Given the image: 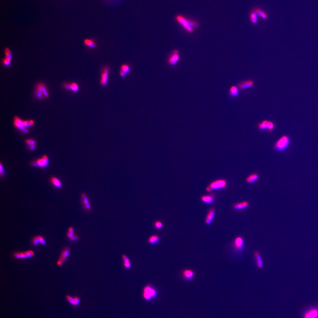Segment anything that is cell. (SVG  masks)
<instances>
[{
    "mask_svg": "<svg viewBox=\"0 0 318 318\" xmlns=\"http://www.w3.org/2000/svg\"><path fill=\"white\" fill-rule=\"evenodd\" d=\"M35 254V252L32 250H28L25 252H15L13 253V256L17 259H27L32 258Z\"/></svg>",
    "mask_w": 318,
    "mask_h": 318,
    "instance_id": "cell-6",
    "label": "cell"
},
{
    "mask_svg": "<svg viewBox=\"0 0 318 318\" xmlns=\"http://www.w3.org/2000/svg\"><path fill=\"white\" fill-rule=\"evenodd\" d=\"M239 94L238 88L236 86H232L229 89V95L231 97H236Z\"/></svg>",
    "mask_w": 318,
    "mask_h": 318,
    "instance_id": "cell-28",
    "label": "cell"
},
{
    "mask_svg": "<svg viewBox=\"0 0 318 318\" xmlns=\"http://www.w3.org/2000/svg\"><path fill=\"white\" fill-rule=\"evenodd\" d=\"M254 256L255 258L257 267L259 269H261L263 268V261L262 257L258 251H255L254 253Z\"/></svg>",
    "mask_w": 318,
    "mask_h": 318,
    "instance_id": "cell-21",
    "label": "cell"
},
{
    "mask_svg": "<svg viewBox=\"0 0 318 318\" xmlns=\"http://www.w3.org/2000/svg\"><path fill=\"white\" fill-rule=\"evenodd\" d=\"M176 20L177 22L180 24L182 28L189 33H193L194 32V29H197L200 26V24L198 21L194 20L189 19L182 15H177Z\"/></svg>",
    "mask_w": 318,
    "mask_h": 318,
    "instance_id": "cell-1",
    "label": "cell"
},
{
    "mask_svg": "<svg viewBox=\"0 0 318 318\" xmlns=\"http://www.w3.org/2000/svg\"><path fill=\"white\" fill-rule=\"evenodd\" d=\"M110 71V68L108 66H106L102 68L100 81V83L102 86H105L108 84Z\"/></svg>",
    "mask_w": 318,
    "mask_h": 318,
    "instance_id": "cell-11",
    "label": "cell"
},
{
    "mask_svg": "<svg viewBox=\"0 0 318 318\" xmlns=\"http://www.w3.org/2000/svg\"><path fill=\"white\" fill-rule=\"evenodd\" d=\"M274 125L273 122H271V121H269L268 122V130L270 131H272L274 130Z\"/></svg>",
    "mask_w": 318,
    "mask_h": 318,
    "instance_id": "cell-40",
    "label": "cell"
},
{
    "mask_svg": "<svg viewBox=\"0 0 318 318\" xmlns=\"http://www.w3.org/2000/svg\"><path fill=\"white\" fill-rule=\"evenodd\" d=\"M119 74H120V77H121V78H125V77L127 76V74H126V73H125V72H123V71H122V70H120V73H119Z\"/></svg>",
    "mask_w": 318,
    "mask_h": 318,
    "instance_id": "cell-43",
    "label": "cell"
},
{
    "mask_svg": "<svg viewBox=\"0 0 318 318\" xmlns=\"http://www.w3.org/2000/svg\"><path fill=\"white\" fill-rule=\"evenodd\" d=\"M70 252H71V249L69 246H66L63 249L60 254V257L57 261V266L59 267L63 266L65 261L69 256Z\"/></svg>",
    "mask_w": 318,
    "mask_h": 318,
    "instance_id": "cell-7",
    "label": "cell"
},
{
    "mask_svg": "<svg viewBox=\"0 0 318 318\" xmlns=\"http://www.w3.org/2000/svg\"><path fill=\"white\" fill-rule=\"evenodd\" d=\"M63 86L65 89L72 91V92H75V93L78 92L79 89L78 84L75 82H72L71 83H65Z\"/></svg>",
    "mask_w": 318,
    "mask_h": 318,
    "instance_id": "cell-17",
    "label": "cell"
},
{
    "mask_svg": "<svg viewBox=\"0 0 318 318\" xmlns=\"http://www.w3.org/2000/svg\"><path fill=\"white\" fill-rule=\"evenodd\" d=\"M5 58H9L12 60V55L11 50L8 47H6L5 50Z\"/></svg>",
    "mask_w": 318,
    "mask_h": 318,
    "instance_id": "cell-34",
    "label": "cell"
},
{
    "mask_svg": "<svg viewBox=\"0 0 318 318\" xmlns=\"http://www.w3.org/2000/svg\"><path fill=\"white\" fill-rule=\"evenodd\" d=\"M255 84V83L252 80H248L240 83L238 84V87L240 90H245L248 88L252 87Z\"/></svg>",
    "mask_w": 318,
    "mask_h": 318,
    "instance_id": "cell-20",
    "label": "cell"
},
{
    "mask_svg": "<svg viewBox=\"0 0 318 318\" xmlns=\"http://www.w3.org/2000/svg\"><path fill=\"white\" fill-rule=\"evenodd\" d=\"M81 196L82 204L84 209L87 211H90L92 210V207H91L89 199L86 194L84 193H82Z\"/></svg>",
    "mask_w": 318,
    "mask_h": 318,
    "instance_id": "cell-16",
    "label": "cell"
},
{
    "mask_svg": "<svg viewBox=\"0 0 318 318\" xmlns=\"http://www.w3.org/2000/svg\"><path fill=\"white\" fill-rule=\"evenodd\" d=\"M35 96L37 99L39 100H42L44 98H48L49 97L50 94L45 84L40 82L36 84L35 91Z\"/></svg>",
    "mask_w": 318,
    "mask_h": 318,
    "instance_id": "cell-2",
    "label": "cell"
},
{
    "mask_svg": "<svg viewBox=\"0 0 318 318\" xmlns=\"http://www.w3.org/2000/svg\"><path fill=\"white\" fill-rule=\"evenodd\" d=\"M259 178L258 174L254 173L248 176L246 179V182L249 184H253L255 183Z\"/></svg>",
    "mask_w": 318,
    "mask_h": 318,
    "instance_id": "cell-23",
    "label": "cell"
},
{
    "mask_svg": "<svg viewBox=\"0 0 318 318\" xmlns=\"http://www.w3.org/2000/svg\"><path fill=\"white\" fill-rule=\"evenodd\" d=\"M122 258H123V261L124 262H130V260L129 258L126 255H122Z\"/></svg>",
    "mask_w": 318,
    "mask_h": 318,
    "instance_id": "cell-41",
    "label": "cell"
},
{
    "mask_svg": "<svg viewBox=\"0 0 318 318\" xmlns=\"http://www.w3.org/2000/svg\"><path fill=\"white\" fill-rule=\"evenodd\" d=\"M302 318H318V305L312 306L303 312Z\"/></svg>",
    "mask_w": 318,
    "mask_h": 318,
    "instance_id": "cell-5",
    "label": "cell"
},
{
    "mask_svg": "<svg viewBox=\"0 0 318 318\" xmlns=\"http://www.w3.org/2000/svg\"><path fill=\"white\" fill-rule=\"evenodd\" d=\"M123 72H125L126 74H127L130 71V66L127 64H123L121 66V69Z\"/></svg>",
    "mask_w": 318,
    "mask_h": 318,
    "instance_id": "cell-33",
    "label": "cell"
},
{
    "mask_svg": "<svg viewBox=\"0 0 318 318\" xmlns=\"http://www.w3.org/2000/svg\"><path fill=\"white\" fill-rule=\"evenodd\" d=\"M25 143L29 146V149L33 151L36 148V142L33 139H28L25 140Z\"/></svg>",
    "mask_w": 318,
    "mask_h": 318,
    "instance_id": "cell-26",
    "label": "cell"
},
{
    "mask_svg": "<svg viewBox=\"0 0 318 318\" xmlns=\"http://www.w3.org/2000/svg\"><path fill=\"white\" fill-rule=\"evenodd\" d=\"M180 59L179 51L178 50H175L170 55L168 59V63L169 64L172 66H174L177 64Z\"/></svg>",
    "mask_w": 318,
    "mask_h": 318,
    "instance_id": "cell-13",
    "label": "cell"
},
{
    "mask_svg": "<svg viewBox=\"0 0 318 318\" xmlns=\"http://www.w3.org/2000/svg\"><path fill=\"white\" fill-rule=\"evenodd\" d=\"M154 225H155V227H156L157 229H161L163 227L162 223L161 222H160V221L156 222L155 223V224H154Z\"/></svg>",
    "mask_w": 318,
    "mask_h": 318,
    "instance_id": "cell-39",
    "label": "cell"
},
{
    "mask_svg": "<svg viewBox=\"0 0 318 318\" xmlns=\"http://www.w3.org/2000/svg\"><path fill=\"white\" fill-rule=\"evenodd\" d=\"M75 234H75L74 228L72 227H70L69 228L67 232L66 236L67 237L69 240L70 241L72 240V239Z\"/></svg>",
    "mask_w": 318,
    "mask_h": 318,
    "instance_id": "cell-31",
    "label": "cell"
},
{
    "mask_svg": "<svg viewBox=\"0 0 318 318\" xmlns=\"http://www.w3.org/2000/svg\"><path fill=\"white\" fill-rule=\"evenodd\" d=\"M50 182L51 184L55 188H62V183L60 179H58V178L55 177H52L50 178Z\"/></svg>",
    "mask_w": 318,
    "mask_h": 318,
    "instance_id": "cell-25",
    "label": "cell"
},
{
    "mask_svg": "<svg viewBox=\"0 0 318 318\" xmlns=\"http://www.w3.org/2000/svg\"><path fill=\"white\" fill-rule=\"evenodd\" d=\"M268 120H264L258 125V128L261 130H267L268 129Z\"/></svg>",
    "mask_w": 318,
    "mask_h": 318,
    "instance_id": "cell-32",
    "label": "cell"
},
{
    "mask_svg": "<svg viewBox=\"0 0 318 318\" xmlns=\"http://www.w3.org/2000/svg\"><path fill=\"white\" fill-rule=\"evenodd\" d=\"M124 266L125 268L127 269H130L131 268V264L130 262H124Z\"/></svg>",
    "mask_w": 318,
    "mask_h": 318,
    "instance_id": "cell-42",
    "label": "cell"
},
{
    "mask_svg": "<svg viewBox=\"0 0 318 318\" xmlns=\"http://www.w3.org/2000/svg\"><path fill=\"white\" fill-rule=\"evenodd\" d=\"M84 42L85 46L88 47L93 48H96V44L93 39H84Z\"/></svg>",
    "mask_w": 318,
    "mask_h": 318,
    "instance_id": "cell-29",
    "label": "cell"
},
{
    "mask_svg": "<svg viewBox=\"0 0 318 318\" xmlns=\"http://www.w3.org/2000/svg\"><path fill=\"white\" fill-rule=\"evenodd\" d=\"M14 125L15 127L23 133H28L29 132V130L24 127L23 120L20 119L18 116H15L14 118Z\"/></svg>",
    "mask_w": 318,
    "mask_h": 318,
    "instance_id": "cell-12",
    "label": "cell"
},
{
    "mask_svg": "<svg viewBox=\"0 0 318 318\" xmlns=\"http://www.w3.org/2000/svg\"><path fill=\"white\" fill-rule=\"evenodd\" d=\"M31 243L34 246H38L40 244L43 246L47 245L46 240L40 235H38L34 237L31 240Z\"/></svg>",
    "mask_w": 318,
    "mask_h": 318,
    "instance_id": "cell-14",
    "label": "cell"
},
{
    "mask_svg": "<svg viewBox=\"0 0 318 318\" xmlns=\"http://www.w3.org/2000/svg\"><path fill=\"white\" fill-rule=\"evenodd\" d=\"M227 186V182L225 179H219L213 182L210 183L206 190L208 192L213 191H219L222 190Z\"/></svg>",
    "mask_w": 318,
    "mask_h": 318,
    "instance_id": "cell-4",
    "label": "cell"
},
{
    "mask_svg": "<svg viewBox=\"0 0 318 318\" xmlns=\"http://www.w3.org/2000/svg\"><path fill=\"white\" fill-rule=\"evenodd\" d=\"M233 248L238 252L242 251L245 247V243L243 238L241 237H238L234 240L233 243Z\"/></svg>",
    "mask_w": 318,
    "mask_h": 318,
    "instance_id": "cell-9",
    "label": "cell"
},
{
    "mask_svg": "<svg viewBox=\"0 0 318 318\" xmlns=\"http://www.w3.org/2000/svg\"><path fill=\"white\" fill-rule=\"evenodd\" d=\"M215 197V196L213 194H208L202 196L201 199V201L205 204L211 205L214 203Z\"/></svg>",
    "mask_w": 318,
    "mask_h": 318,
    "instance_id": "cell-19",
    "label": "cell"
},
{
    "mask_svg": "<svg viewBox=\"0 0 318 318\" xmlns=\"http://www.w3.org/2000/svg\"><path fill=\"white\" fill-rule=\"evenodd\" d=\"M0 175H1V176L2 177L4 176L5 175V170L4 167L3 166L2 163L0 164Z\"/></svg>",
    "mask_w": 318,
    "mask_h": 318,
    "instance_id": "cell-38",
    "label": "cell"
},
{
    "mask_svg": "<svg viewBox=\"0 0 318 318\" xmlns=\"http://www.w3.org/2000/svg\"><path fill=\"white\" fill-rule=\"evenodd\" d=\"M11 62H12V60L11 59L5 58L3 60V64L5 66L8 67L11 64Z\"/></svg>",
    "mask_w": 318,
    "mask_h": 318,
    "instance_id": "cell-35",
    "label": "cell"
},
{
    "mask_svg": "<svg viewBox=\"0 0 318 318\" xmlns=\"http://www.w3.org/2000/svg\"><path fill=\"white\" fill-rule=\"evenodd\" d=\"M182 275L184 279L187 281H191L194 278L195 273L193 271L190 269L184 270L182 273Z\"/></svg>",
    "mask_w": 318,
    "mask_h": 318,
    "instance_id": "cell-18",
    "label": "cell"
},
{
    "mask_svg": "<svg viewBox=\"0 0 318 318\" xmlns=\"http://www.w3.org/2000/svg\"><path fill=\"white\" fill-rule=\"evenodd\" d=\"M66 300H67L69 302V304L73 306L74 302V297H73L72 296H70V295H66Z\"/></svg>",
    "mask_w": 318,
    "mask_h": 318,
    "instance_id": "cell-36",
    "label": "cell"
},
{
    "mask_svg": "<svg viewBox=\"0 0 318 318\" xmlns=\"http://www.w3.org/2000/svg\"><path fill=\"white\" fill-rule=\"evenodd\" d=\"M248 206H249V203L246 201L236 203L234 204L233 206L234 209L237 210L246 209Z\"/></svg>",
    "mask_w": 318,
    "mask_h": 318,
    "instance_id": "cell-22",
    "label": "cell"
},
{
    "mask_svg": "<svg viewBox=\"0 0 318 318\" xmlns=\"http://www.w3.org/2000/svg\"><path fill=\"white\" fill-rule=\"evenodd\" d=\"M255 10L258 16L260 17L261 18L263 19H266L268 18V15L266 14V12H264V11L261 10L260 8H255Z\"/></svg>",
    "mask_w": 318,
    "mask_h": 318,
    "instance_id": "cell-30",
    "label": "cell"
},
{
    "mask_svg": "<svg viewBox=\"0 0 318 318\" xmlns=\"http://www.w3.org/2000/svg\"><path fill=\"white\" fill-rule=\"evenodd\" d=\"M80 301H81V299H80L79 296H75L74 297V302L73 306H78L80 303Z\"/></svg>",
    "mask_w": 318,
    "mask_h": 318,
    "instance_id": "cell-37",
    "label": "cell"
},
{
    "mask_svg": "<svg viewBox=\"0 0 318 318\" xmlns=\"http://www.w3.org/2000/svg\"><path fill=\"white\" fill-rule=\"evenodd\" d=\"M290 142V140L289 137L287 136H282L276 143L274 146L275 148L278 152H283L288 147Z\"/></svg>",
    "mask_w": 318,
    "mask_h": 318,
    "instance_id": "cell-3",
    "label": "cell"
},
{
    "mask_svg": "<svg viewBox=\"0 0 318 318\" xmlns=\"http://www.w3.org/2000/svg\"><path fill=\"white\" fill-rule=\"evenodd\" d=\"M216 210L215 209L212 208L209 210L207 214L206 217L205 219V223L206 225H209L213 223V219L216 216Z\"/></svg>",
    "mask_w": 318,
    "mask_h": 318,
    "instance_id": "cell-15",
    "label": "cell"
},
{
    "mask_svg": "<svg viewBox=\"0 0 318 318\" xmlns=\"http://www.w3.org/2000/svg\"><path fill=\"white\" fill-rule=\"evenodd\" d=\"M157 291L152 286H146L143 292V296L145 300H150L157 295Z\"/></svg>",
    "mask_w": 318,
    "mask_h": 318,
    "instance_id": "cell-10",
    "label": "cell"
},
{
    "mask_svg": "<svg viewBox=\"0 0 318 318\" xmlns=\"http://www.w3.org/2000/svg\"><path fill=\"white\" fill-rule=\"evenodd\" d=\"M49 159L47 155H44L42 157L32 163L33 167H39L42 168H45L48 166Z\"/></svg>",
    "mask_w": 318,
    "mask_h": 318,
    "instance_id": "cell-8",
    "label": "cell"
},
{
    "mask_svg": "<svg viewBox=\"0 0 318 318\" xmlns=\"http://www.w3.org/2000/svg\"><path fill=\"white\" fill-rule=\"evenodd\" d=\"M160 238L159 236H157V235H152V236L149 237V238H148V243L150 245H154L156 244V243H158L159 241H160Z\"/></svg>",
    "mask_w": 318,
    "mask_h": 318,
    "instance_id": "cell-27",
    "label": "cell"
},
{
    "mask_svg": "<svg viewBox=\"0 0 318 318\" xmlns=\"http://www.w3.org/2000/svg\"><path fill=\"white\" fill-rule=\"evenodd\" d=\"M249 18H250V21L253 24H256L257 23L258 21V15L255 9L250 13Z\"/></svg>",
    "mask_w": 318,
    "mask_h": 318,
    "instance_id": "cell-24",
    "label": "cell"
}]
</instances>
